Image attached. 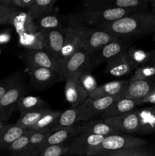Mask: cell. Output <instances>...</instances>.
<instances>
[{"label": "cell", "instance_id": "obj_25", "mask_svg": "<svg viewBox=\"0 0 155 156\" xmlns=\"http://www.w3.org/2000/svg\"><path fill=\"white\" fill-rule=\"evenodd\" d=\"M26 131V129L18 127L15 124L5 125L0 131V151L8 149Z\"/></svg>", "mask_w": 155, "mask_h": 156}, {"label": "cell", "instance_id": "obj_42", "mask_svg": "<svg viewBox=\"0 0 155 156\" xmlns=\"http://www.w3.org/2000/svg\"><path fill=\"white\" fill-rule=\"evenodd\" d=\"M143 104H152V105H155V84L153 88L150 91V93L143 100H141L140 101V105H143Z\"/></svg>", "mask_w": 155, "mask_h": 156}, {"label": "cell", "instance_id": "obj_32", "mask_svg": "<svg viewBox=\"0 0 155 156\" xmlns=\"http://www.w3.org/2000/svg\"><path fill=\"white\" fill-rule=\"evenodd\" d=\"M61 113L62 112L60 111H52L50 109L42 116L37 123L30 129L33 131H50L58 117L60 116Z\"/></svg>", "mask_w": 155, "mask_h": 156}, {"label": "cell", "instance_id": "obj_19", "mask_svg": "<svg viewBox=\"0 0 155 156\" xmlns=\"http://www.w3.org/2000/svg\"><path fill=\"white\" fill-rule=\"evenodd\" d=\"M78 134H79V128L78 125L77 124L71 126H68V127H63L53 131H50V133H49L46 140H45L41 148L54 146V145L63 144L65 140H67L73 136L78 135Z\"/></svg>", "mask_w": 155, "mask_h": 156}, {"label": "cell", "instance_id": "obj_27", "mask_svg": "<svg viewBox=\"0 0 155 156\" xmlns=\"http://www.w3.org/2000/svg\"><path fill=\"white\" fill-rule=\"evenodd\" d=\"M19 36V44L27 50H45L43 31L34 34H22Z\"/></svg>", "mask_w": 155, "mask_h": 156}, {"label": "cell", "instance_id": "obj_17", "mask_svg": "<svg viewBox=\"0 0 155 156\" xmlns=\"http://www.w3.org/2000/svg\"><path fill=\"white\" fill-rule=\"evenodd\" d=\"M129 82V80H119L99 85L93 92L88 94V98L96 99L107 96L118 95L126 91Z\"/></svg>", "mask_w": 155, "mask_h": 156}, {"label": "cell", "instance_id": "obj_39", "mask_svg": "<svg viewBox=\"0 0 155 156\" xmlns=\"http://www.w3.org/2000/svg\"><path fill=\"white\" fill-rule=\"evenodd\" d=\"M132 77L153 81V79H155V64L138 67L136 69Z\"/></svg>", "mask_w": 155, "mask_h": 156}, {"label": "cell", "instance_id": "obj_8", "mask_svg": "<svg viewBox=\"0 0 155 156\" xmlns=\"http://www.w3.org/2000/svg\"><path fill=\"white\" fill-rule=\"evenodd\" d=\"M103 121L123 133L138 134L139 129V120L136 109L120 116L104 119Z\"/></svg>", "mask_w": 155, "mask_h": 156}, {"label": "cell", "instance_id": "obj_30", "mask_svg": "<svg viewBox=\"0 0 155 156\" xmlns=\"http://www.w3.org/2000/svg\"><path fill=\"white\" fill-rule=\"evenodd\" d=\"M50 110V108H48L43 110H40V111H32V112L21 114L19 119L17 120L15 124L18 127L28 130V129H31L37 123L38 120L42 117V116Z\"/></svg>", "mask_w": 155, "mask_h": 156}, {"label": "cell", "instance_id": "obj_2", "mask_svg": "<svg viewBox=\"0 0 155 156\" xmlns=\"http://www.w3.org/2000/svg\"><path fill=\"white\" fill-rule=\"evenodd\" d=\"M66 27L77 37L81 49L89 53L97 51L109 43L120 39L109 32L81 24L70 16L67 18Z\"/></svg>", "mask_w": 155, "mask_h": 156}, {"label": "cell", "instance_id": "obj_10", "mask_svg": "<svg viewBox=\"0 0 155 156\" xmlns=\"http://www.w3.org/2000/svg\"><path fill=\"white\" fill-rule=\"evenodd\" d=\"M154 84L153 81L132 77L126 87L124 98L140 102L150 93Z\"/></svg>", "mask_w": 155, "mask_h": 156}, {"label": "cell", "instance_id": "obj_21", "mask_svg": "<svg viewBox=\"0 0 155 156\" xmlns=\"http://www.w3.org/2000/svg\"><path fill=\"white\" fill-rule=\"evenodd\" d=\"M139 105V101L123 98L120 99V100L117 101L116 102L112 104L103 114H100V117L103 120H104V119L106 118L120 116L122 114H126V113L134 111L136 106Z\"/></svg>", "mask_w": 155, "mask_h": 156}, {"label": "cell", "instance_id": "obj_31", "mask_svg": "<svg viewBox=\"0 0 155 156\" xmlns=\"http://www.w3.org/2000/svg\"><path fill=\"white\" fill-rule=\"evenodd\" d=\"M29 145H30V138H29L28 129L18 140H15L8 148V150L13 156H30Z\"/></svg>", "mask_w": 155, "mask_h": 156}, {"label": "cell", "instance_id": "obj_18", "mask_svg": "<svg viewBox=\"0 0 155 156\" xmlns=\"http://www.w3.org/2000/svg\"><path fill=\"white\" fill-rule=\"evenodd\" d=\"M133 67L128 60L126 52L107 61L106 73L115 77H121L130 73Z\"/></svg>", "mask_w": 155, "mask_h": 156}, {"label": "cell", "instance_id": "obj_15", "mask_svg": "<svg viewBox=\"0 0 155 156\" xmlns=\"http://www.w3.org/2000/svg\"><path fill=\"white\" fill-rule=\"evenodd\" d=\"M79 134H89V135L108 136L113 134H121L115 128L105 123L103 120H91L84 123V124L78 125Z\"/></svg>", "mask_w": 155, "mask_h": 156}, {"label": "cell", "instance_id": "obj_1", "mask_svg": "<svg viewBox=\"0 0 155 156\" xmlns=\"http://www.w3.org/2000/svg\"><path fill=\"white\" fill-rule=\"evenodd\" d=\"M96 28L115 36L135 37L155 33V15L153 12H136L112 22L101 24Z\"/></svg>", "mask_w": 155, "mask_h": 156}, {"label": "cell", "instance_id": "obj_41", "mask_svg": "<svg viewBox=\"0 0 155 156\" xmlns=\"http://www.w3.org/2000/svg\"><path fill=\"white\" fill-rule=\"evenodd\" d=\"M33 2V0H0V4L18 10H21V9H25L27 10Z\"/></svg>", "mask_w": 155, "mask_h": 156}, {"label": "cell", "instance_id": "obj_24", "mask_svg": "<svg viewBox=\"0 0 155 156\" xmlns=\"http://www.w3.org/2000/svg\"><path fill=\"white\" fill-rule=\"evenodd\" d=\"M56 3V0H33L26 12L34 21H37L43 17L50 15L54 9Z\"/></svg>", "mask_w": 155, "mask_h": 156}, {"label": "cell", "instance_id": "obj_46", "mask_svg": "<svg viewBox=\"0 0 155 156\" xmlns=\"http://www.w3.org/2000/svg\"><path fill=\"white\" fill-rule=\"evenodd\" d=\"M152 55H153V59H152V60L155 61V50L152 52Z\"/></svg>", "mask_w": 155, "mask_h": 156}, {"label": "cell", "instance_id": "obj_23", "mask_svg": "<svg viewBox=\"0 0 155 156\" xmlns=\"http://www.w3.org/2000/svg\"><path fill=\"white\" fill-rule=\"evenodd\" d=\"M18 35L22 34H34L39 31L35 21L28 15L27 12L20 11L15 18L13 24Z\"/></svg>", "mask_w": 155, "mask_h": 156}, {"label": "cell", "instance_id": "obj_5", "mask_svg": "<svg viewBox=\"0 0 155 156\" xmlns=\"http://www.w3.org/2000/svg\"><path fill=\"white\" fill-rule=\"evenodd\" d=\"M92 68L94 66L91 53L80 49L62 64V76L65 79L69 78L78 79L81 75L90 73Z\"/></svg>", "mask_w": 155, "mask_h": 156}, {"label": "cell", "instance_id": "obj_29", "mask_svg": "<svg viewBox=\"0 0 155 156\" xmlns=\"http://www.w3.org/2000/svg\"><path fill=\"white\" fill-rule=\"evenodd\" d=\"M126 56L133 68H138L145 66V64L153 59L152 52L149 53L141 49L137 48H131L128 50L126 51Z\"/></svg>", "mask_w": 155, "mask_h": 156}, {"label": "cell", "instance_id": "obj_3", "mask_svg": "<svg viewBox=\"0 0 155 156\" xmlns=\"http://www.w3.org/2000/svg\"><path fill=\"white\" fill-rule=\"evenodd\" d=\"M136 12H140L122 9H106L95 10L83 9L81 12L70 15V17L81 24L95 27L106 23L117 21L127 15Z\"/></svg>", "mask_w": 155, "mask_h": 156}, {"label": "cell", "instance_id": "obj_43", "mask_svg": "<svg viewBox=\"0 0 155 156\" xmlns=\"http://www.w3.org/2000/svg\"><path fill=\"white\" fill-rule=\"evenodd\" d=\"M11 40V33L9 31H4L0 33V44H7Z\"/></svg>", "mask_w": 155, "mask_h": 156}, {"label": "cell", "instance_id": "obj_13", "mask_svg": "<svg viewBox=\"0 0 155 156\" xmlns=\"http://www.w3.org/2000/svg\"><path fill=\"white\" fill-rule=\"evenodd\" d=\"M43 34L45 40V50L60 62L59 56L65 40V28L46 30L43 31Z\"/></svg>", "mask_w": 155, "mask_h": 156}, {"label": "cell", "instance_id": "obj_44", "mask_svg": "<svg viewBox=\"0 0 155 156\" xmlns=\"http://www.w3.org/2000/svg\"><path fill=\"white\" fill-rule=\"evenodd\" d=\"M149 3H150V4L152 9H153V13L155 15V1L149 2Z\"/></svg>", "mask_w": 155, "mask_h": 156}, {"label": "cell", "instance_id": "obj_4", "mask_svg": "<svg viewBox=\"0 0 155 156\" xmlns=\"http://www.w3.org/2000/svg\"><path fill=\"white\" fill-rule=\"evenodd\" d=\"M147 145V143L145 140L138 137L126 133L113 134L105 137L99 146L91 149L86 155L99 156L122 149L145 147Z\"/></svg>", "mask_w": 155, "mask_h": 156}, {"label": "cell", "instance_id": "obj_33", "mask_svg": "<svg viewBox=\"0 0 155 156\" xmlns=\"http://www.w3.org/2000/svg\"><path fill=\"white\" fill-rule=\"evenodd\" d=\"M50 131H33L29 129V138H30V145H29V153L32 156L33 153L39 150L42 145L46 140Z\"/></svg>", "mask_w": 155, "mask_h": 156}, {"label": "cell", "instance_id": "obj_35", "mask_svg": "<svg viewBox=\"0 0 155 156\" xmlns=\"http://www.w3.org/2000/svg\"><path fill=\"white\" fill-rule=\"evenodd\" d=\"M69 152V147L64 144L54 145L40 149L32 156H62Z\"/></svg>", "mask_w": 155, "mask_h": 156}, {"label": "cell", "instance_id": "obj_36", "mask_svg": "<svg viewBox=\"0 0 155 156\" xmlns=\"http://www.w3.org/2000/svg\"><path fill=\"white\" fill-rule=\"evenodd\" d=\"M99 156H155V153L145 147H140L122 149Z\"/></svg>", "mask_w": 155, "mask_h": 156}, {"label": "cell", "instance_id": "obj_38", "mask_svg": "<svg viewBox=\"0 0 155 156\" xmlns=\"http://www.w3.org/2000/svg\"><path fill=\"white\" fill-rule=\"evenodd\" d=\"M21 10L13 9L9 6L0 4V24H13L15 17Z\"/></svg>", "mask_w": 155, "mask_h": 156}, {"label": "cell", "instance_id": "obj_16", "mask_svg": "<svg viewBox=\"0 0 155 156\" xmlns=\"http://www.w3.org/2000/svg\"><path fill=\"white\" fill-rule=\"evenodd\" d=\"M30 70V82L32 85L36 88H44L59 80L61 76L59 73L48 69L37 68Z\"/></svg>", "mask_w": 155, "mask_h": 156}, {"label": "cell", "instance_id": "obj_22", "mask_svg": "<svg viewBox=\"0 0 155 156\" xmlns=\"http://www.w3.org/2000/svg\"><path fill=\"white\" fill-rule=\"evenodd\" d=\"M78 122H83L81 106L77 108H70V109L61 113L60 116L58 117L50 131L74 126V125H76Z\"/></svg>", "mask_w": 155, "mask_h": 156}, {"label": "cell", "instance_id": "obj_28", "mask_svg": "<svg viewBox=\"0 0 155 156\" xmlns=\"http://www.w3.org/2000/svg\"><path fill=\"white\" fill-rule=\"evenodd\" d=\"M49 107L46 104L43 99L36 96H25L21 98L18 103V111L21 114H26V113L32 112V111H40L48 108Z\"/></svg>", "mask_w": 155, "mask_h": 156}, {"label": "cell", "instance_id": "obj_48", "mask_svg": "<svg viewBox=\"0 0 155 156\" xmlns=\"http://www.w3.org/2000/svg\"><path fill=\"white\" fill-rule=\"evenodd\" d=\"M154 41H155V35H154Z\"/></svg>", "mask_w": 155, "mask_h": 156}, {"label": "cell", "instance_id": "obj_6", "mask_svg": "<svg viewBox=\"0 0 155 156\" xmlns=\"http://www.w3.org/2000/svg\"><path fill=\"white\" fill-rule=\"evenodd\" d=\"M23 60L29 69L43 68L56 72L62 76V65L46 50H26Z\"/></svg>", "mask_w": 155, "mask_h": 156}, {"label": "cell", "instance_id": "obj_12", "mask_svg": "<svg viewBox=\"0 0 155 156\" xmlns=\"http://www.w3.org/2000/svg\"><path fill=\"white\" fill-rule=\"evenodd\" d=\"M105 136L89 134H79L69 145V152L73 155H83L91 149L97 147L103 142Z\"/></svg>", "mask_w": 155, "mask_h": 156}, {"label": "cell", "instance_id": "obj_26", "mask_svg": "<svg viewBox=\"0 0 155 156\" xmlns=\"http://www.w3.org/2000/svg\"><path fill=\"white\" fill-rule=\"evenodd\" d=\"M65 40L64 45L61 50L60 56H59V60L61 64L64 63L68 58L71 57L76 51L81 49L77 37L69 30L67 27H65Z\"/></svg>", "mask_w": 155, "mask_h": 156}, {"label": "cell", "instance_id": "obj_47", "mask_svg": "<svg viewBox=\"0 0 155 156\" xmlns=\"http://www.w3.org/2000/svg\"><path fill=\"white\" fill-rule=\"evenodd\" d=\"M153 63L155 64V61H153Z\"/></svg>", "mask_w": 155, "mask_h": 156}, {"label": "cell", "instance_id": "obj_9", "mask_svg": "<svg viewBox=\"0 0 155 156\" xmlns=\"http://www.w3.org/2000/svg\"><path fill=\"white\" fill-rule=\"evenodd\" d=\"M125 91L115 96H107V97L96 99H91L90 98H88L84 103L82 105V106L84 108L88 113L89 120H91L97 116H100V114H103L112 104L123 98L125 95Z\"/></svg>", "mask_w": 155, "mask_h": 156}, {"label": "cell", "instance_id": "obj_37", "mask_svg": "<svg viewBox=\"0 0 155 156\" xmlns=\"http://www.w3.org/2000/svg\"><path fill=\"white\" fill-rule=\"evenodd\" d=\"M22 81L21 79V73L18 72L13 74L10 75L7 78L3 80L0 81V99L8 92L10 89H12L14 86Z\"/></svg>", "mask_w": 155, "mask_h": 156}, {"label": "cell", "instance_id": "obj_45", "mask_svg": "<svg viewBox=\"0 0 155 156\" xmlns=\"http://www.w3.org/2000/svg\"><path fill=\"white\" fill-rule=\"evenodd\" d=\"M5 126V125L4 124V122H2L1 120H0V131L4 128Z\"/></svg>", "mask_w": 155, "mask_h": 156}, {"label": "cell", "instance_id": "obj_11", "mask_svg": "<svg viewBox=\"0 0 155 156\" xmlns=\"http://www.w3.org/2000/svg\"><path fill=\"white\" fill-rule=\"evenodd\" d=\"M65 98L71 108L81 106L88 98V93L82 88L76 78L65 79Z\"/></svg>", "mask_w": 155, "mask_h": 156}, {"label": "cell", "instance_id": "obj_20", "mask_svg": "<svg viewBox=\"0 0 155 156\" xmlns=\"http://www.w3.org/2000/svg\"><path fill=\"white\" fill-rule=\"evenodd\" d=\"M139 120L138 134L145 135L155 133V107L136 109Z\"/></svg>", "mask_w": 155, "mask_h": 156}, {"label": "cell", "instance_id": "obj_34", "mask_svg": "<svg viewBox=\"0 0 155 156\" xmlns=\"http://www.w3.org/2000/svg\"><path fill=\"white\" fill-rule=\"evenodd\" d=\"M36 25L39 30L42 31L62 28L61 18L53 15H48L40 18L39 20H37Z\"/></svg>", "mask_w": 155, "mask_h": 156}, {"label": "cell", "instance_id": "obj_40", "mask_svg": "<svg viewBox=\"0 0 155 156\" xmlns=\"http://www.w3.org/2000/svg\"><path fill=\"white\" fill-rule=\"evenodd\" d=\"M78 80L79 83L81 85L82 88L88 93V94L90 93L93 92L99 86L97 85L96 79H94V77L92 75L90 74V73H84V74L81 75L78 79Z\"/></svg>", "mask_w": 155, "mask_h": 156}, {"label": "cell", "instance_id": "obj_7", "mask_svg": "<svg viewBox=\"0 0 155 156\" xmlns=\"http://www.w3.org/2000/svg\"><path fill=\"white\" fill-rule=\"evenodd\" d=\"M25 85L20 82L0 99V120L6 122L17 108L20 99L25 95Z\"/></svg>", "mask_w": 155, "mask_h": 156}, {"label": "cell", "instance_id": "obj_14", "mask_svg": "<svg viewBox=\"0 0 155 156\" xmlns=\"http://www.w3.org/2000/svg\"><path fill=\"white\" fill-rule=\"evenodd\" d=\"M126 47L121 39L109 43V44L100 47L97 51L92 53H96L97 55V56H93V59H91L93 66L103 62V61L109 60V59H112L122 53H126Z\"/></svg>", "mask_w": 155, "mask_h": 156}]
</instances>
